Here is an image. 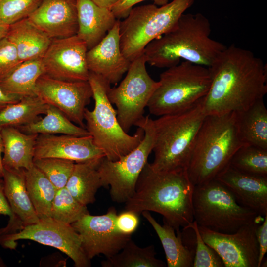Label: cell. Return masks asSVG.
Here are the masks:
<instances>
[{"label":"cell","mask_w":267,"mask_h":267,"mask_svg":"<svg viewBox=\"0 0 267 267\" xmlns=\"http://www.w3.org/2000/svg\"><path fill=\"white\" fill-rule=\"evenodd\" d=\"M104 157L90 135L41 134L37 138L34 159L57 158L78 163L100 160Z\"/></svg>","instance_id":"obj_17"},{"label":"cell","mask_w":267,"mask_h":267,"mask_svg":"<svg viewBox=\"0 0 267 267\" xmlns=\"http://www.w3.org/2000/svg\"><path fill=\"white\" fill-rule=\"evenodd\" d=\"M28 239L55 248L66 254L76 267H89L90 260L84 253L80 236L71 224L60 222L51 218L41 219L34 224L24 227L17 232L0 239L5 248L14 249L16 241Z\"/></svg>","instance_id":"obj_12"},{"label":"cell","mask_w":267,"mask_h":267,"mask_svg":"<svg viewBox=\"0 0 267 267\" xmlns=\"http://www.w3.org/2000/svg\"><path fill=\"white\" fill-rule=\"evenodd\" d=\"M138 214L126 210L117 215L115 225L118 231L125 235H131L137 228L139 218Z\"/></svg>","instance_id":"obj_39"},{"label":"cell","mask_w":267,"mask_h":267,"mask_svg":"<svg viewBox=\"0 0 267 267\" xmlns=\"http://www.w3.org/2000/svg\"><path fill=\"white\" fill-rule=\"evenodd\" d=\"M153 245L138 246L132 239L123 248L113 256L101 261L102 267H164L166 265L156 258Z\"/></svg>","instance_id":"obj_31"},{"label":"cell","mask_w":267,"mask_h":267,"mask_svg":"<svg viewBox=\"0 0 267 267\" xmlns=\"http://www.w3.org/2000/svg\"></svg>","instance_id":"obj_48"},{"label":"cell","mask_w":267,"mask_h":267,"mask_svg":"<svg viewBox=\"0 0 267 267\" xmlns=\"http://www.w3.org/2000/svg\"><path fill=\"white\" fill-rule=\"evenodd\" d=\"M37 95L22 97L0 111V127H18L35 121L41 114H45L49 107Z\"/></svg>","instance_id":"obj_32"},{"label":"cell","mask_w":267,"mask_h":267,"mask_svg":"<svg viewBox=\"0 0 267 267\" xmlns=\"http://www.w3.org/2000/svg\"><path fill=\"white\" fill-rule=\"evenodd\" d=\"M25 177L27 190L39 218H51L52 204L57 189L34 165L25 170Z\"/></svg>","instance_id":"obj_29"},{"label":"cell","mask_w":267,"mask_h":267,"mask_svg":"<svg viewBox=\"0 0 267 267\" xmlns=\"http://www.w3.org/2000/svg\"><path fill=\"white\" fill-rule=\"evenodd\" d=\"M35 93L45 103L59 109L72 122L86 128L84 113L92 97L88 81H68L43 74L37 81Z\"/></svg>","instance_id":"obj_14"},{"label":"cell","mask_w":267,"mask_h":267,"mask_svg":"<svg viewBox=\"0 0 267 267\" xmlns=\"http://www.w3.org/2000/svg\"><path fill=\"white\" fill-rule=\"evenodd\" d=\"M208 68L211 83L202 102L206 116L244 111L267 93V64L249 50L226 46Z\"/></svg>","instance_id":"obj_1"},{"label":"cell","mask_w":267,"mask_h":267,"mask_svg":"<svg viewBox=\"0 0 267 267\" xmlns=\"http://www.w3.org/2000/svg\"><path fill=\"white\" fill-rule=\"evenodd\" d=\"M0 214L8 216L9 219L13 217L12 212L5 194L2 178H0Z\"/></svg>","instance_id":"obj_42"},{"label":"cell","mask_w":267,"mask_h":267,"mask_svg":"<svg viewBox=\"0 0 267 267\" xmlns=\"http://www.w3.org/2000/svg\"><path fill=\"white\" fill-rule=\"evenodd\" d=\"M95 4L102 7L111 9L119 0H91Z\"/></svg>","instance_id":"obj_44"},{"label":"cell","mask_w":267,"mask_h":267,"mask_svg":"<svg viewBox=\"0 0 267 267\" xmlns=\"http://www.w3.org/2000/svg\"><path fill=\"white\" fill-rule=\"evenodd\" d=\"M144 218L151 225L158 235L164 249L168 267H193L194 251L183 243L180 230L177 231L163 221V225L159 223L149 213H141Z\"/></svg>","instance_id":"obj_25"},{"label":"cell","mask_w":267,"mask_h":267,"mask_svg":"<svg viewBox=\"0 0 267 267\" xmlns=\"http://www.w3.org/2000/svg\"><path fill=\"white\" fill-rule=\"evenodd\" d=\"M25 171L3 168L4 192L13 217L6 226L0 229V239L40 221L27 190Z\"/></svg>","instance_id":"obj_19"},{"label":"cell","mask_w":267,"mask_h":267,"mask_svg":"<svg viewBox=\"0 0 267 267\" xmlns=\"http://www.w3.org/2000/svg\"><path fill=\"white\" fill-rule=\"evenodd\" d=\"M1 127H0V178H2L3 173V166L2 165V154L3 151V142L1 134Z\"/></svg>","instance_id":"obj_45"},{"label":"cell","mask_w":267,"mask_h":267,"mask_svg":"<svg viewBox=\"0 0 267 267\" xmlns=\"http://www.w3.org/2000/svg\"><path fill=\"white\" fill-rule=\"evenodd\" d=\"M101 159L75 163L66 185L71 194L84 205L94 203L98 189L102 187L98 171Z\"/></svg>","instance_id":"obj_27"},{"label":"cell","mask_w":267,"mask_h":267,"mask_svg":"<svg viewBox=\"0 0 267 267\" xmlns=\"http://www.w3.org/2000/svg\"><path fill=\"white\" fill-rule=\"evenodd\" d=\"M76 7L77 35L89 50L103 39L117 19L110 9L100 7L91 0H76Z\"/></svg>","instance_id":"obj_22"},{"label":"cell","mask_w":267,"mask_h":267,"mask_svg":"<svg viewBox=\"0 0 267 267\" xmlns=\"http://www.w3.org/2000/svg\"><path fill=\"white\" fill-rule=\"evenodd\" d=\"M135 126L142 128L144 132L138 146L116 161L104 157L98 166L102 187L110 186L111 199L119 203L126 202L134 193L138 178L153 148V120L149 115L144 116Z\"/></svg>","instance_id":"obj_10"},{"label":"cell","mask_w":267,"mask_h":267,"mask_svg":"<svg viewBox=\"0 0 267 267\" xmlns=\"http://www.w3.org/2000/svg\"><path fill=\"white\" fill-rule=\"evenodd\" d=\"M6 267V264L2 260V259L0 257V267Z\"/></svg>","instance_id":"obj_47"},{"label":"cell","mask_w":267,"mask_h":267,"mask_svg":"<svg viewBox=\"0 0 267 267\" xmlns=\"http://www.w3.org/2000/svg\"><path fill=\"white\" fill-rule=\"evenodd\" d=\"M16 128L28 134H62L79 136L90 135L86 128L75 124L61 111L51 105L49 106L44 118Z\"/></svg>","instance_id":"obj_30"},{"label":"cell","mask_w":267,"mask_h":267,"mask_svg":"<svg viewBox=\"0 0 267 267\" xmlns=\"http://www.w3.org/2000/svg\"><path fill=\"white\" fill-rule=\"evenodd\" d=\"M256 222L240 227L232 233H222L198 226L204 242L222 260L224 267H257L259 246Z\"/></svg>","instance_id":"obj_15"},{"label":"cell","mask_w":267,"mask_h":267,"mask_svg":"<svg viewBox=\"0 0 267 267\" xmlns=\"http://www.w3.org/2000/svg\"><path fill=\"white\" fill-rule=\"evenodd\" d=\"M120 22L117 19L103 39L87 53L89 72L101 76L110 85L121 80L131 62L121 50Z\"/></svg>","instance_id":"obj_18"},{"label":"cell","mask_w":267,"mask_h":267,"mask_svg":"<svg viewBox=\"0 0 267 267\" xmlns=\"http://www.w3.org/2000/svg\"><path fill=\"white\" fill-rule=\"evenodd\" d=\"M44 74L42 59L23 61L0 81V87L5 93L20 98L36 95L37 81Z\"/></svg>","instance_id":"obj_28"},{"label":"cell","mask_w":267,"mask_h":267,"mask_svg":"<svg viewBox=\"0 0 267 267\" xmlns=\"http://www.w3.org/2000/svg\"><path fill=\"white\" fill-rule=\"evenodd\" d=\"M75 162L57 158L33 160V164L51 181L58 190L65 187L73 170Z\"/></svg>","instance_id":"obj_35"},{"label":"cell","mask_w":267,"mask_h":267,"mask_svg":"<svg viewBox=\"0 0 267 267\" xmlns=\"http://www.w3.org/2000/svg\"><path fill=\"white\" fill-rule=\"evenodd\" d=\"M88 81L95 104L92 110L85 109L86 129L105 157L109 160H117L138 146L144 137V130L138 127L133 135L126 133L120 125L116 110L107 96L110 84L90 72Z\"/></svg>","instance_id":"obj_6"},{"label":"cell","mask_w":267,"mask_h":267,"mask_svg":"<svg viewBox=\"0 0 267 267\" xmlns=\"http://www.w3.org/2000/svg\"><path fill=\"white\" fill-rule=\"evenodd\" d=\"M88 50L86 43L77 35L52 39L42 58L44 74L64 81H88Z\"/></svg>","instance_id":"obj_16"},{"label":"cell","mask_w":267,"mask_h":267,"mask_svg":"<svg viewBox=\"0 0 267 267\" xmlns=\"http://www.w3.org/2000/svg\"><path fill=\"white\" fill-rule=\"evenodd\" d=\"M44 0H0V23L10 25L28 18Z\"/></svg>","instance_id":"obj_36"},{"label":"cell","mask_w":267,"mask_h":267,"mask_svg":"<svg viewBox=\"0 0 267 267\" xmlns=\"http://www.w3.org/2000/svg\"><path fill=\"white\" fill-rule=\"evenodd\" d=\"M160 85L147 107L156 116L188 109L204 98L211 83L208 67L183 60L161 73Z\"/></svg>","instance_id":"obj_7"},{"label":"cell","mask_w":267,"mask_h":267,"mask_svg":"<svg viewBox=\"0 0 267 267\" xmlns=\"http://www.w3.org/2000/svg\"><path fill=\"white\" fill-rule=\"evenodd\" d=\"M211 33L210 22L203 14L183 13L171 30L146 46V62L169 68L183 59L208 68L226 47L212 39Z\"/></svg>","instance_id":"obj_3"},{"label":"cell","mask_w":267,"mask_h":267,"mask_svg":"<svg viewBox=\"0 0 267 267\" xmlns=\"http://www.w3.org/2000/svg\"><path fill=\"white\" fill-rule=\"evenodd\" d=\"M6 37L15 46L22 62L42 59L52 40L27 18L9 25Z\"/></svg>","instance_id":"obj_24"},{"label":"cell","mask_w":267,"mask_h":267,"mask_svg":"<svg viewBox=\"0 0 267 267\" xmlns=\"http://www.w3.org/2000/svg\"><path fill=\"white\" fill-rule=\"evenodd\" d=\"M146 0H119L110 9L117 19L126 18L134 6ZM155 5L163 6L168 3V0H151Z\"/></svg>","instance_id":"obj_40"},{"label":"cell","mask_w":267,"mask_h":267,"mask_svg":"<svg viewBox=\"0 0 267 267\" xmlns=\"http://www.w3.org/2000/svg\"><path fill=\"white\" fill-rule=\"evenodd\" d=\"M4 168L27 170L32 166L38 134H28L16 127H1Z\"/></svg>","instance_id":"obj_23"},{"label":"cell","mask_w":267,"mask_h":267,"mask_svg":"<svg viewBox=\"0 0 267 267\" xmlns=\"http://www.w3.org/2000/svg\"><path fill=\"white\" fill-rule=\"evenodd\" d=\"M117 215L116 209L111 207L105 214L94 216L88 213L71 224L79 234L82 249L90 260L100 254L106 258L113 256L131 239V235H123L117 230Z\"/></svg>","instance_id":"obj_13"},{"label":"cell","mask_w":267,"mask_h":267,"mask_svg":"<svg viewBox=\"0 0 267 267\" xmlns=\"http://www.w3.org/2000/svg\"><path fill=\"white\" fill-rule=\"evenodd\" d=\"M244 145L239 134L235 112L206 116L187 170L192 184L198 185L216 178Z\"/></svg>","instance_id":"obj_4"},{"label":"cell","mask_w":267,"mask_h":267,"mask_svg":"<svg viewBox=\"0 0 267 267\" xmlns=\"http://www.w3.org/2000/svg\"><path fill=\"white\" fill-rule=\"evenodd\" d=\"M203 99L183 111L159 116L153 120L155 171L187 170L195 139L206 116Z\"/></svg>","instance_id":"obj_5"},{"label":"cell","mask_w":267,"mask_h":267,"mask_svg":"<svg viewBox=\"0 0 267 267\" xmlns=\"http://www.w3.org/2000/svg\"><path fill=\"white\" fill-rule=\"evenodd\" d=\"M27 18L51 39L67 38L77 33L76 0H44Z\"/></svg>","instance_id":"obj_20"},{"label":"cell","mask_w":267,"mask_h":267,"mask_svg":"<svg viewBox=\"0 0 267 267\" xmlns=\"http://www.w3.org/2000/svg\"><path fill=\"white\" fill-rule=\"evenodd\" d=\"M229 164L241 171L267 177V149L243 145L234 153Z\"/></svg>","instance_id":"obj_33"},{"label":"cell","mask_w":267,"mask_h":267,"mask_svg":"<svg viewBox=\"0 0 267 267\" xmlns=\"http://www.w3.org/2000/svg\"><path fill=\"white\" fill-rule=\"evenodd\" d=\"M21 98L5 93L0 87V111L9 104L18 102Z\"/></svg>","instance_id":"obj_43"},{"label":"cell","mask_w":267,"mask_h":267,"mask_svg":"<svg viewBox=\"0 0 267 267\" xmlns=\"http://www.w3.org/2000/svg\"><path fill=\"white\" fill-rule=\"evenodd\" d=\"M194 185L187 170H154L147 162L137 180L134 193L125 209L140 215L144 211L158 213L163 221L178 231L194 221L192 196Z\"/></svg>","instance_id":"obj_2"},{"label":"cell","mask_w":267,"mask_h":267,"mask_svg":"<svg viewBox=\"0 0 267 267\" xmlns=\"http://www.w3.org/2000/svg\"><path fill=\"white\" fill-rule=\"evenodd\" d=\"M235 114L239 134L243 142L267 149V110L263 99Z\"/></svg>","instance_id":"obj_26"},{"label":"cell","mask_w":267,"mask_h":267,"mask_svg":"<svg viewBox=\"0 0 267 267\" xmlns=\"http://www.w3.org/2000/svg\"><path fill=\"white\" fill-rule=\"evenodd\" d=\"M22 62L16 48L6 37L0 40V81Z\"/></svg>","instance_id":"obj_38"},{"label":"cell","mask_w":267,"mask_h":267,"mask_svg":"<svg viewBox=\"0 0 267 267\" xmlns=\"http://www.w3.org/2000/svg\"><path fill=\"white\" fill-rule=\"evenodd\" d=\"M195 0H173L158 7L147 4L133 7L120 22L121 50L130 62L144 53L152 41L171 30Z\"/></svg>","instance_id":"obj_8"},{"label":"cell","mask_w":267,"mask_h":267,"mask_svg":"<svg viewBox=\"0 0 267 267\" xmlns=\"http://www.w3.org/2000/svg\"><path fill=\"white\" fill-rule=\"evenodd\" d=\"M146 63L144 53L132 61L118 86L107 91L109 100L116 106L118 121L126 133L144 116L145 108L160 85L149 75Z\"/></svg>","instance_id":"obj_11"},{"label":"cell","mask_w":267,"mask_h":267,"mask_svg":"<svg viewBox=\"0 0 267 267\" xmlns=\"http://www.w3.org/2000/svg\"><path fill=\"white\" fill-rule=\"evenodd\" d=\"M216 179L231 192L240 204L262 217L267 215V177L241 171L229 163Z\"/></svg>","instance_id":"obj_21"},{"label":"cell","mask_w":267,"mask_h":267,"mask_svg":"<svg viewBox=\"0 0 267 267\" xmlns=\"http://www.w3.org/2000/svg\"><path fill=\"white\" fill-rule=\"evenodd\" d=\"M186 227H191L195 236L193 267H224L222 260L218 254L204 242L196 222L194 220Z\"/></svg>","instance_id":"obj_37"},{"label":"cell","mask_w":267,"mask_h":267,"mask_svg":"<svg viewBox=\"0 0 267 267\" xmlns=\"http://www.w3.org/2000/svg\"><path fill=\"white\" fill-rule=\"evenodd\" d=\"M88 213L87 206L77 200L65 187L56 190L52 204L51 218L71 224Z\"/></svg>","instance_id":"obj_34"},{"label":"cell","mask_w":267,"mask_h":267,"mask_svg":"<svg viewBox=\"0 0 267 267\" xmlns=\"http://www.w3.org/2000/svg\"><path fill=\"white\" fill-rule=\"evenodd\" d=\"M192 206L194 220L198 226L222 233H234L244 225L264 219L240 204L216 178L194 186Z\"/></svg>","instance_id":"obj_9"},{"label":"cell","mask_w":267,"mask_h":267,"mask_svg":"<svg viewBox=\"0 0 267 267\" xmlns=\"http://www.w3.org/2000/svg\"><path fill=\"white\" fill-rule=\"evenodd\" d=\"M9 28V25L0 23V40L6 37Z\"/></svg>","instance_id":"obj_46"},{"label":"cell","mask_w":267,"mask_h":267,"mask_svg":"<svg viewBox=\"0 0 267 267\" xmlns=\"http://www.w3.org/2000/svg\"><path fill=\"white\" fill-rule=\"evenodd\" d=\"M256 237L259 246L257 267H260L261 264L267 252V215L264 216L262 222L257 227Z\"/></svg>","instance_id":"obj_41"}]
</instances>
